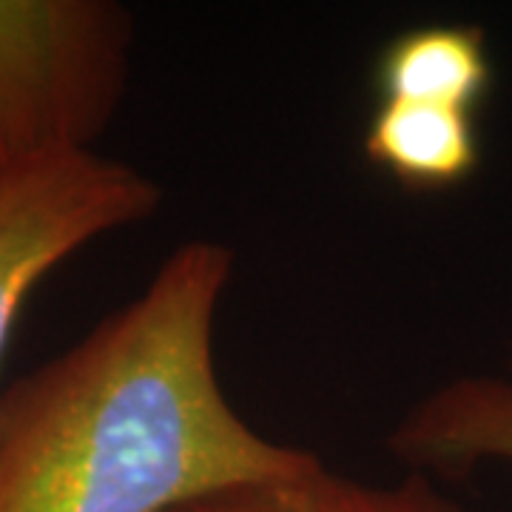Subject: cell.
<instances>
[{
	"mask_svg": "<svg viewBox=\"0 0 512 512\" xmlns=\"http://www.w3.org/2000/svg\"><path fill=\"white\" fill-rule=\"evenodd\" d=\"M231 276L228 245L185 239L131 302L0 390V512H168L311 461L222 390Z\"/></svg>",
	"mask_w": 512,
	"mask_h": 512,
	"instance_id": "cell-1",
	"label": "cell"
},
{
	"mask_svg": "<svg viewBox=\"0 0 512 512\" xmlns=\"http://www.w3.org/2000/svg\"><path fill=\"white\" fill-rule=\"evenodd\" d=\"M134 18L114 0H0V177L97 151L131 80Z\"/></svg>",
	"mask_w": 512,
	"mask_h": 512,
	"instance_id": "cell-2",
	"label": "cell"
},
{
	"mask_svg": "<svg viewBox=\"0 0 512 512\" xmlns=\"http://www.w3.org/2000/svg\"><path fill=\"white\" fill-rule=\"evenodd\" d=\"M163 188L100 151L52 154L0 177V362L37 285L97 239L151 220Z\"/></svg>",
	"mask_w": 512,
	"mask_h": 512,
	"instance_id": "cell-3",
	"label": "cell"
},
{
	"mask_svg": "<svg viewBox=\"0 0 512 512\" xmlns=\"http://www.w3.org/2000/svg\"><path fill=\"white\" fill-rule=\"evenodd\" d=\"M387 450L430 478H464L487 461L512 467V376L447 379L396 421Z\"/></svg>",
	"mask_w": 512,
	"mask_h": 512,
	"instance_id": "cell-4",
	"label": "cell"
},
{
	"mask_svg": "<svg viewBox=\"0 0 512 512\" xmlns=\"http://www.w3.org/2000/svg\"><path fill=\"white\" fill-rule=\"evenodd\" d=\"M168 512H467L436 478L404 473L396 481H362L313 453L299 470L222 487Z\"/></svg>",
	"mask_w": 512,
	"mask_h": 512,
	"instance_id": "cell-5",
	"label": "cell"
},
{
	"mask_svg": "<svg viewBox=\"0 0 512 512\" xmlns=\"http://www.w3.org/2000/svg\"><path fill=\"white\" fill-rule=\"evenodd\" d=\"M495 66L478 26L433 23L393 35L373 60L376 100L430 103L476 114L490 97Z\"/></svg>",
	"mask_w": 512,
	"mask_h": 512,
	"instance_id": "cell-6",
	"label": "cell"
},
{
	"mask_svg": "<svg viewBox=\"0 0 512 512\" xmlns=\"http://www.w3.org/2000/svg\"><path fill=\"white\" fill-rule=\"evenodd\" d=\"M367 163L410 191H447L481 165V134L470 111L376 100L362 134Z\"/></svg>",
	"mask_w": 512,
	"mask_h": 512,
	"instance_id": "cell-7",
	"label": "cell"
}]
</instances>
